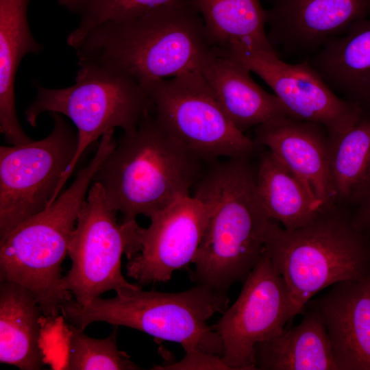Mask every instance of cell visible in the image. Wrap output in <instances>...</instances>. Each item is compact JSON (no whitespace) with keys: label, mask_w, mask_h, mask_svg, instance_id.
<instances>
[{"label":"cell","mask_w":370,"mask_h":370,"mask_svg":"<svg viewBox=\"0 0 370 370\" xmlns=\"http://www.w3.org/2000/svg\"><path fill=\"white\" fill-rule=\"evenodd\" d=\"M78 62L119 70L143 88L199 71L214 50L204 21L188 0L89 30L73 47Z\"/></svg>","instance_id":"6da1fadb"},{"label":"cell","mask_w":370,"mask_h":370,"mask_svg":"<svg viewBox=\"0 0 370 370\" xmlns=\"http://www.w3.org/2000/svg\"><path fill=\"white\" fill-rule=\"evenodd\" d=\"M249 158L210 163L191 195L211 207L192 263L193 280L224 293L259 262L271 219L259 198Z\"/></svg>","instance_id":"7a4b0ae2"},{"label":"cell","mask_w":370,"mask_h":370,"mask_svg":"<svg viewBox=\"0 0 370 370\" xmlns=\"http://www.w3.org/2000/svg\"><path fill=\"white\" fill-rule=\"evenodd\" d=\"M208 162L166 132L147 114L133 131L124 132L97 171L109 206L122 222L150 217L190 195Z\"/></svg>","instance_id":"3957f363"},{"label":"cell","mask_w":370,"mask_h":370,"mask_svg":"<svg viewBox=\"0 0 370 370\" xmlns=\"http://www.w3.org/2000/svg\"><path fill=\"white\" fill-rule=\"evenodd\" d=\"M264 250L286 284L295 316L324 288L370 273L367 235L334 208L291 230L271 219Z\"/></svg>","instance_id":"277c9868"},{"label":"cell","mask_w":370,"mask_h":370,"mask_svg":"<svg viewBox=\"0 0 370 370\" xmlns=\"http://www.w3.org/2000/svg\"><path fill=\"white\" fill-rule=\"evenodd\" d=\"M228 304L227 293L197 283L177 293L123 289L114 297H98L86 306L72 299L63 306L62 314L82 330L102 321L180 343L184 351L199 348L222 357V341L208 321L215 313L224 312Z\"/></svg>","instance_id":"5b68a950"},{"label":"cell","mask_w":370,"mask_h":370,"mask_svg":"<svg viewBox=\"0 0 370 370\" xmlns=\"http://www.w3.org/2000/svg\"><path fill=\"white\" fill-rule=\"evenodd\" d=\"M75 82L64 88H48L35 82V99L25 111L27 123L37 125L44 112L68 117L77 132L75 156L66 169L53 203L71 176L87 148L108 131L134 130L150 113L153 105L144 88L132 77L115 69L91 62H78Z\"/></svg>","instance_id":"8992f818"},{"label":"cell","mask_w":370,"mask_h":370,"mask_svg":"<svg viewBox=\"0 0 370 370\" xmlns=\"http://www.w3.org/2000/svg\"><path fill=\"white\" fill-rule=\"evenodd\" d=\"M88 190L74 180L53 203L0 239V281L30 291L46 317H58L73 299L62 286V264Z\"/></svg>","instance_id":"52a82bcc"},{"label":"cell","mask_w":370,"mask_h":370,"mask_svg":"<svg viewBox=\"0 0 370 370\" xmlns=\"http://www.w3.org/2000/svg\"><path fill=\"white\" fill-rule=\"evenodd\" d=\"M117 212L108 204L101 185L94 182L79 213L68 247L72 264L62 277L63 288L86 306L110 291L142 288L125 280L121 257L138 252L136 221L119 223Z\"/></svg>","instance_id":"ba28073f"},{"label":"cell","mask_w":370,"mask_h":370,"mask_svg":"<svg viewBox=\"0 0 370 370\" xmlns=\"http://www.w3.org/2000/svg\"><path fill=\"white\" fill-rule=\"evenodd\" d=\"M158 123L208 163L249 158L258 146L229 119L199 71L145 86Z\"/></svg>","instance_id":"9c48e42d"},{"label":"cell","mask_w":370,"mask_h":370,"mask_svg":"<svg viewBox=\"0 0 370 370\" xmlns=\"http://www.w3.org/2000/svg\"><path fill=\"white\" fill-rule=\"evenodd\" d=\"M39 140L0 146V239L49 205L77 147V132L63 115Z\"/></svg>","instance_id":"30bf717a"},{"label":"cell","mask_w":370,"mask_h":370,"mask_svg":"<svg viewBox=\"0 0 370 370\" xmlns=\"http://www.w3.org/2000/svg\"><path fill=\"white\" fill-rule=\"evenodd\" d=\"M294 317L286 284L264 249L234 303L212 325L224 362L231 370H256V345L282 334Z\"/></svg>","instance_id":"8fae6325"},{"label":"cell","mask_w":370,"mask_h":370,"mask_svg":"<svg viewBox=\"0 0 370 370\" xmlns=\"http://www.w3.org/2000/svg\"><path fill=\"white\" fill-rule=\"evenodd\" d=\"M219 51L258 75L273 90L288 117L319 123L331 138L353 127L364 112L358 105L334 92L308 58L289 64L273 49H254L238 45Z\"/></svg>","instance_id":"7c38bea8"},{"label":"cell","mask_w":370,"mask_h":370,"mask_svg":"<svg viewBox=\"0 0 370 370\" xmlns=\"http://www.w3.org/2000/svg\"><path fill=\"white\" fill-rule=\"evenodd\" d=\"M211 207L190 195L151 215L138 231V252L129 259L127 275L139 285L169 281L192 263L206 230Z\"/></svg>","instance_id":"4fadbf2b"},{"label":"cell","mask_w":370,"mask_h":370,"mask_svg":"<svg viewBox=\"0 0 370 370\" xmlns=\"http://www.w3.org/2000/svg\"><path fill=\"white\" fill-rule=\"evenodd\" d=\"M267 38L287 56L314 53L330 38L370 16V0H266Z\"/></svg>","instance_id":"5bb4252c"},{"label":"cell","mask_w":370,"mask_h":370,"mask_svg":"<svg viewBox=\"0 0 370 370\" xmlns=\"http://www.w3.org/2000/svg\"><path fill=\"white\" fill-rule=\"evenodd\" d=\"M254 140L299 178L323 211L334 208L330 136L323 125L284 117L256 127Z\"/></svg>","instance_id":"9a60e30c"},{"label":"cell","mask_w":370,"mask_h":370,"mask_svg":"<svg viewBox=\"0 0 370 370\" xmlns=\"http://www.w3.org/2000/svg\"><path fill=\"white\" fill-rule=\"evenodd\" d=\"M305 307L321 316L338 370H370V273L330 286Z\"/></svg>","instance_id":"2e32d148"},{"label":"cell","mask_w":370,"mask_h":370,"mask_svg":"<svg viewBox=\"0 0 370 370\" xmlns=\"http://www.w3.org/2000/svg\"><path fill=\"white\" fill-rule=\"evenodd\" d=\"M199 71L241 132L288 117L277 96L256 84L247 67L217 48L214 47Z\"/></svg>","instance_id":"e0dca14e"},{"label":"cell","mask_w":370,"mask_h":370,"mask_svg":"<svg viewBox=\"0 0 370 370\" xmlns=\"http://www.w3.org/2000/svg\"><path fill=\"white\" fill-rule=\"evenodd\" d=\"M307 58L334 92L370 112V16L328 38Z\"/></svg>","instance_id":"ac0fdd59"},{"label":"cell","mask_w":370,"mask_h":370,"mask_svg":"<svg viewBox=\"0 0 370 370\" xmlns=\"http://www.w3.org/2000/svg\"><path fill=\"white\" fill-rule=\"evenodd\" d=\"M31 1L0 0V132L12 145L33 140L21 125L15 99V79L21 60L28 54H39L44 47L29 25Z\"/></svg>","instance_id":"d6986e66"},{"label":"cell","mask_w":370,"mask_h":370,"mask_svg":"<svg viewBox=\"0 0 370 370\" xmlns=\"http://www.w3.org/2000/svg\"><path fill=\"white\" fill-rule=\"evenodd\" d=\"M42 310L34 295L10 281L0 284V362L21 370L45 365L41 347Z\"/></svg>","instance_id":"ffe728a7"},{"label":"cell","mask_w":370,"mask_h":370,"mask_svg":"<svg viewBox=\"0 0 370 370\" xmlns=\"http://www.w3.org/2000/svg\"><path fill=\"white\" fill-rule=\"evenodd\" d=\"M254 366L256 370H338L324 323L309 307L298 325L256 345Z\"/></svg>","instance_id":"44dd1931"},{"label":"cell","mask_w":370,"mask_h":370,"mask_svg":"<svg viewBox=\"0 0 370 370\" xmlns=\"http://www.w3.org/2000/svg\"><path fill=\"white\" fill-rule=\"evenodd\" d=\"M188 1L201 16L213 47L273 49L267 38L266 9L261 0Z\"/></svg>","instance_id":"7402d4cb"},{"label":"cell","mask_w":370,"mask_h":370,"mask_svg":"<svg viewBox=\"0 0 370 370\" xmlns=\"http://www.w3.org/2000/svg\"><path fill=\"white\" fill-rule=\"evenodd\" d=\"M256 184L269 217L285 229L304 226L323 212L299 178L269 150L260 157Z\"/></svg>","instance_id":"603a6c76"},{"label":"cell","mask_w":370,"mask_h":370,"mask_svg":"<svg viewBox=\"0 0 370 370\" xmlns=\"http://www.w3.org/2000/svg\"><path fill=\"white\" fill-rule=\"evenodd\" d=\"M330 175L334 202L360 206L370 193V112L329 140Z\"/></svg>","instance_id":"cb8c5ba5"},{"label":"cell","mask_w":370,"mask_h":370,"mask_svg":"<svg viewBox=\"0 0 370 370\" xmlns=\"http://www.w3.org/2000/svg\"><path fill=\"white\" fill-rule=\"evenodd\" d=\"M69 328L66 369L139 370L129 355L117 347L118 325L108 337L94 338L84 330L68 324Z\"/></svg>","instance_id":"d4e9b609"},{"label":"cell","mask_w":370,"mask_h":370,"mask_svg":"<svg viewBox=\"0 0 370 370\" xmlns=\"http://www.w3.org/2000/svg\"><path fill=\"white\" fill-rule=\"evenodd\" d=\"M179 1L56 0V2L79 19L77 27L66 38L68 45L73 48L89 30L101 23L132 18Z\"/></svg>","instance_id":"484cf974"},{"label":"cell","mask_w":370,"mask_h":370,"mask_svg":"<svg viewBox=\"0 0 370 370\" xmlns=\"http://www.w3.org/2000/svg\"><path fill=\"white\" fill-rule=\"evenodd\" d=\"M152 369L161 370H231L221 356L206 352L199 348L185 351L180 361L164 365H156Z\"/></svg>","instance_id":"4316f807"},{"label":"cell","mask_w":370,"mask_h":370,"mask_svg":"<svg viewBox=\"0 0 370 370\" xmlns=\"http://www.w3.org/2000/svg\"><path fill=\"white\" fill-rule=\"evenodd\" d=\"M354 227L367 235L370 232V193L365 201L358 206L356 212L352 217Z\"/></svg>","instance_id":"83f0119b"}]
</instances>
